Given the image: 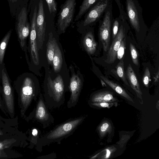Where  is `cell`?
<instances>
[{"mask_svg":"<svg viewBox=\"0 0 159 159\" xmlns=\"http://www.w3.org/2000/svg\"><path fill=\"white\" fill-rule=\"evenodd\" d=\"M117 101L112 93L109 91L99 92L93 94L91 97L90 102H115Z\"/></svg>","mask_w":159,"mask_h":159,"instance_id":"cell-16","label":"cell"},{"mask_svg":"<svg viewBox=\"0 0 159 159\" xmlns=\"http://www.w3.org/2000/svg\"><path fill=\"white\" fill-rule=\"evenodd\" d=\"M159 72L158 70L155 76L154 77V82H158L159 81Z\"/></svg>","mask_w":159,"mask_h":159,"instance_id":"cell-34","label":"cell"},{"mask_svg":"<svg viewBox=\"0 0 159 159\" xmlns=\"http://www.w3.org/2000/svg\"><path fill=\"white\" fill-rule=\"evenodd\" d=\"M125 2L127 21L135 32L139 33L146 27L142 15V8L138 0H125Z\"/></svg>","mask_w":159,"mask_h":159,"instance_id":"cell-3","label":"cell"},{"mask_svg":"<svg viewBox=\"0 0 159 159\" xmlns=\"http://www.w3.org/2000/svg\"><path fill=\"white\" fill-rule=\"evenodd\" d=\"M115 1L119 9L120 14L119 17L122 20L127 21L125 10L124 6L122 3H121V0H115Z\"/></svg>","mask_w":159,"mask_h":159,"instance_id":"cell-27","label":"cell"},{"mask_svg":"<svg viewBox=\"0 0 159 159\" xmlns=\"http://www.w3.org/2000/svg\"><path fill=\"white\" fill-rule=\"evenodd\" d=\"M129 50L133 62L135 65L138 66V53L134 46L131 43L129 44Z\"/></svg>","mask_w":159,"mask_h":159,"instance_id":"cell-26","label":"cell"},{"mask_svg":"<svg viewBox=\"0 0 159 159\" xmlns=\"http://www.w3.org/2000/svg\"><path fill=\"white\" fill-rule=\"evenodd\" d=\"M121 21L119 17L113 19L111 29L112 30V37L113 39L118 32Z\"/></svg>","mask_w":159,"mask_h":159,"instance_id":"cell-25","label":"cell"},{"mask_svg":"<svg viewBox=\"0 0 159 159\" xmlns=\"http://www.w3.org/2000/svg\"><path fill=\"white\" fill-rule=\"evenodd\" d=\"M2 83L4 99L7 108L11 113L14 112V102L11 85L4 69L2 70Z\"/></svg>","mask_w":159,"mask_h":159,"instance_id":"cell-14","label":"cell"},{"mask_svg":"<svg viewBox=\"0 0 159 159\" xmlns=\"http://www.w3.org/2000/svg\"><path fill=\"white\" fill-rule=\"evenodd\" d=\"M115 67V72L117 75L126 85L129 86V84L127 82L126 78L124 68L123 60L122 59L119 61Z\"/></svg>","mask_w":159,"mask_h":159,"instance_id":"cell-23","label":"cell"},{"mask_svg":"<svg viewBox=\"0 0 159 159\" xmlns=\"http://www.w3.org/2000/svg\"><path fill=\"white\" fill-rule=\"evenodd\" d=\"M56 39L53 37L52 33L49 34V38L47 44L46 56L48 63L52 64V61L55 49L57 44Z\"/></svg>","mask_w":159,"mask_h":159,"instance_id":"cell-19","label":"cell"},{"mask_svg":"<svg viewBox=\"0 0 159 159\" xmlns=\"http://www.w3.org/2000/svg\"><path fill=\"white\" fill-rule=\"evenodd\" d=\"M11 32V30H9L0 43V64H1L3 63L5 50L10 38Z\"/></svg>","mask_w":159,"mask_h":159,"instance_id":"cell-22","label":"cell"},{"mask_svg":"<svg viewBox=\"0 0 159 159\" xmlns=\"http://www.w3.org/2000/svg\"><path fill=\"white\" fill-rule=\"evenodd\" d=\"M125 74L130 86L135 92L138 97L141 100V104H142V93L139 83L132 67L129 64L128 65Z\"/></svg>","mask_w":159,"mask_h":159,"instance_id":"cell-15","label":"cell"},{"mask_svg":"<svg viewBox=\"0 0 159 159\" xmlns=\"http://www.w3.org/2000/svg\"><path fill=\"white\" fill-rule=\"evenodd\" d=\"M111 128V125L109 122L107 121L103 122L98 128L100 136L102 137L107 133H110Z\"/></svg>","mask_w":159,"mask_h":159,"instance_id":"cell-24","label":"cell"},{"mask_svg":"<svg viewBox=\"0 0 159 159\" xmlns=\"http://www.w3.org/2000/svg\"><path fill=\"white\" fill-rule=\"evenodd\" d=\"M48 106L42 93H40L34 114L36 120L41 124L43 128L54 122L53 117L48 111Z\"/></svg>","mask_w":159,"mask_h":159,"instance_id":"cell-8","label":"cell"},{"mask_svg":"<svg viewBox=\"0 0 159 159\" xmlns=\"http://www.w3.org/2000/svg\"><path fill=\"white\" fill-rule=\"evenodd\" d=\"M86 117L83 115L69 119L56 126L44 135L38 139L40 148L52 143L60 144L63 139L72 134L82 124Z\"/></svg>","mask_w":159,"mask_h":159,"instance_id":"cell-1","label":"cell"},{"mask_svg":"<svg viewBox=\"0 0 159 159\" xmlns=\"http://www.w3.org/2000/svg\"><path fill=\"white\" fill-rule=\"evenodd\" d=\"M82 86L81 80L79 76L73 74L70 78V82L69 89L70 95L67 102L68 108L74 107L77 105L79 101Z\"/></svg>","mask_w":159,"mask_h":159,"instance_id":"cell-13","label":"cell"},{"mask_svg":"<svg viewBox=\"0 0 159 159\" xmlns=\"http://www.w3.org/2000/svg\"><path fill=\"white\" fill-rule=\"evenodd\" d=\"M50 14L56 13L57 11V4L55 0H46Z\"/></svg>","mask_w":159,"mask_h":159,"instance_id":"cell-30","label":"cell"},{"mask_svg":"<svg viewBox=\"0 0 159 159\" xmlns=\"http://www.w3.org/2000/svg\"><path fill=\"white\" fill-rule=\"evenodd\" d=\"M76 4V0H66L59 12L57 24L60 30L63 32L73 20Z\"/></svg>","mask_w":159,"mask_h":159,"instance_id":"cell-5","label":"cell"},{"mask_svg":"<svg viewBox=\"0 0 159 159\" xmlns=\"http://www.w3.org/2000/svg\"><path fill=\"white\" fill-rule=\"evenodd\" d=\"M150 74L149 69L148 67L145 68L143 78V81L144 85L146 87H148L149 83L150 80Z\"/></svg>","mask_w":159,"mask_h":159,"instance_id":"cell-31","label":"cell"},{"mask_svg":"<svg viewBox=\"0 0 159 159\" xmlns=\"http://www.w3.org/2000/svg\"><path fill=\"white\" fill-rule=\"evenodd\" d=\"M125 40L126 37H125L122 40L117 52V57L119 60L121 59L124 54L126 45Z\"/></svg>","mask_w":159,"mask_h":159,"instance_id":"cell-29","label":"cell"},{"mask_svg":"<svg viewBox=\"0 0 159 159\" xmlns=\"http://www.w3.org/2000/svg\"><path fill=\"white\" fill-rule=\"evenodd\" d=\"M1 107H2V105H1V101H0V108H1Z\"/></svg>","mask_w":159,"mask_h":159,"instance_id":"cell-36","label":"cell"},{"mask_svg":"<svg viewBox=\"0 0 159 159\" xmlns=\"http://www.w3.org/2000/svg\"><path fill=\"white\" fill-rule=\"evenodd\" d=\"M32 133L33 135L35 137L37 136L38 135V131L35 129H34L32 130Z\"/></svg>","mask_w":159,"mask_h":159,"instance_id":"cell-33","label":"cell"},{"mask_svg":"<svg viewBox=\"0 0 159 159\" xmlns=\"http://www.w3.org/2000/svg\"><path fill=\"white\" fill-rule=\"evenodd\" d=\"M112 3V0H100L90 8L83 21L84 26L94 24L102 17L107 7Z\"/></svg>","mask_w":159,"mask_h":159,"instance_id":"cell-7","label":"cell"},{"mask_svg":"<svg viewBox=\"0 0 159 159\" xmlns=\"http://www.w3.org/2000/svg\"><path fill=\"white\" fill-rule=\"evenodd\" d=\"M5 153L3 154L2 151H0V157H5Z\"/></svg>","mask_w":159,"mask_h":159,"instance_id":"cell-35","label":"cell"},{"mask_svg":"<svg viewBox=\"0 0 159 159\" xmlns=\"http://www.w3.org/2000/svg\"><path fill=\"white\" fill-rule=\"evenodd\" d=\"M8 143H10L9 141H5V142L4 141L2 142H0V150L7 148L9 146L7 145V144H7Z\"/></svg>","mask_w":159,"mask_h":159,"instance_id":"cell-32","label":"cell"},{"mask_svg":"<svg viewBox=\"0 0 159 159\" xmlns=\"http://www.w3.org/2000/svg\"><path fill=\"white\" fill-rule=\"evenodd\" d=\"M62 64V53L57 44L54 52L52 61L53 70L55 72H58L60 70Z\"/></svg>","mask_w":159,"mask_h":159,"instance_id":"cell-20","label":"cell"},{"mask_svg":"<svg viewBox=\"0 0 159 159\" xmlns=\"http://www.w3.org/2000/svg\"><path fill=\"white\" fill-rule=\"evenodd\" d=\"M100 0H83L79 8V10L75 20H79L94 4Z\"/></svg>","mask_w":159,"mask_h":159,"instance_id":"cell-21","label":"cell"},{"mask_svg":"<svg viewBox=\"0 0 159 159\" xmlns=\"http://www.w3.org/2000/svg\"><path fill=\"white\" fill-rule=\"evenodd\" d=\"M30 26L28 21L26 10L23 7L18 16V22L17 29L18 37L21 46L25 45V39L30 33Z\"/></svg>","mask_w":159,"mask_h":159,"instance_id":"cell-11","label":"cell"},{"mask_svg":"<svg viewBox=\"0 0 159 159\" xmlns=\"http://www.w3.org/2000/svg\"><path fill=\"white\" fill-rule=\"evenodd\" d=\"M3 134H2V132H1L0 131V135H2Z\"/></svg>","mask_w":159,"mask_h":159,"instance_id":"cell-37","label":"cell"},{"mask_svg":"<svg viewBox=\"0 0 159 159\" xmlns=\"http://www.w3.org/2000/svg\"><path fill=\"white\" fill-rule=\"evenodd\" d=\"M37 41L38 50L42 48L45 40L46 22L43 1L40 0L37 13L36 23Z\"/></svg>","mask_w":159,"mask_h":159,"instance_id":"cell-10","label":"cell"},{"mask_svg":"<svg viewBox=\"0 0 159 159\" xmlns=\"http://www.w3.org/2000/svg\"><path fill=\"white\" fill-rule=\"evenodd\" d=\"M90 104L93 106L98 107L110 108L113 106L117 105L114 102H90Z\"/></svg>","mask_w":159,"mask_h":159,"instance_id":"cell-28","label":"cell"},{"mask_svg":"<svg viewBox=\"0 0 159 159\" xmlns=\"http://www.w3.org/2000/svg\"><path fill=\"white\" fill-rule=\"evenodd\" d=\"M112 3L106 9L100 20L99 34L104 51H108L110 43L112 16Z\"/></svg>","mask_w":159,"mask_h":159,"instance_id":"cell-4","label":"cell"},{"mask_svg":"<svg viewBox=\"0 0 159 159\" xmlns=\"http://www.w3.org/2000/svg\"><path fill=\"white\" fill-rule=\"evenodd\" d=\"M129 26L127 21L121 20L120 26L115 38L108 50L106 59L104 61L107 64L113 63L117 57V51L122 40L125 37L126 29Z\"/></svg>","mask_w":159,"mask_h":159,"instance_id":"cell-6","label":"cell"},{"mask_svg":"<svg viewBox=\"0 0 159 159\" xmlns=\"http://www.w3.org/2000/svg\"><path fill=\"white\" fill-rule=\"evenodd\" d=\"M48 91L44 100L50 109L59 107L65 102V87L62 77L58 75L52 80L50 76L48 78Z\"/></svg>","mask_w":159,"mask_h":159,"instance_id":"cell-2","label":"cell"},{"mask_svg":"<svg viewBox=\"0 0 159 159\" xmlns=\"http://www.w3.org/2000/svg\"><path fill=\"white\" fill-rule=\"evenodd\" d=\"M35 96L33 82L31 78L26 77L23 81L20 92L22 112L25 113Z\"/></svg>","mask_w":159,"mask_h":159,"instance_id":"cell-9","label":"cell"},{"mask_svg":"<svg viewBox=\"0 0 159 159\" xmlns=\"http://www.w3.org/2000/svg\"><path fill=\"white\" fill-rule=\"evenodd\" d=\"M83 43L88 53L90 55L94 54L96 51L97 44L92 31L86 33L84 38Z\"/></svg>","mask_w":159,"mask_h":159,"instance_id":"cell-17","label":"cell"},{"mask_svg":"<svg viewBox=\"0 0 159 159\" xmlns=\"http://www.w3.org/2000/svg\"><path fill=\"white\" fill-rule=\"evenodd\" d=\"M37 13V7L35 6L31 20L30 45L31 58L34 63L36 65H38L39 62V50L37 44L36 26Z\"/></svg>","mask_w":159,"mask_h":159,"instance_id":"cell-12","label":"cell"},{"mask_svg":"<svg viewBox=\"0 0 159 159\" xmlns=\"http://www.w3.org/2000/svg\"><path fill=\"white\" fill-rule=\"evenodd\" d=\"M100 77L101 80L117 93L129 101L134 103L132 98L120 85L104 76H101Z\"/></svg>","mask_w":159,"mask_h":159,"instance_id":"cell-18","label":"cell"}]
</instances>
